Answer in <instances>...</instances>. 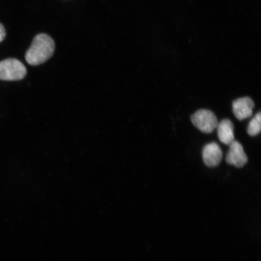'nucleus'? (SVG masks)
<instances>
[{"instance_id": "1", "label": "nucleus", "mask_w": 261, "mask_h": 261, "mask_svg": "<svg viewBox=\"0 0 261 261\" xmlns=\"http://www.w3.org/2000/svg\"><path fill=\"white\" fill-rule=\"evenodd\" d=\"M55 42L50 36L41 34L36 36L31 46L25 54V60L31 65H38L46 62L54 55Z\"/></svg>"}, {"instance_id": "2", "label": "nucleus", "mask_w": 261, "mask_h": 261, "mask_svg": "<svg viewBox=\"0 0 261 261\" xmlns=\"http://www.w3.org/2000/svg\"><path fill=\"white\" fill-rule=\"evenodd\" d=\"M27 70L16 59L9 58L0 62V80L19 81L24 79Z\"/></svg>"}, {"instance_id": "3", "label": "nucleus", "mask_w": 261, "mask_h": 261, "mask_svg": "<svg viewBox=\"0 0 261 261\" xmlns=\"http://www.w3.org/2000/svg\"><path fill=\"white\" fill-rule=\"evenodd\" d=\"M191 121L193 125L205 134H210L217 128L218 122L217 116L211 110L201 109L195 112L191 116Z\"/></svg>"}, {"instance_id": "4", "label": "nucleus", "mask_w": 261, "mask_h": 261, "mask_svg": "<svg viewBox=\"0 0 261 261\" xmlns=\"http://www.w3.org/2000/svg\"><path fill=\"white\" fill-rule=\"evenodd\" d=\"M229 146V151L226 158L227 164L233 165L238 168L244 167L248 162V158L243 145L237 140H234Z\"/></svg>"}, {"instance_id": "5", "label": "nucleus", "mask_w": 261, "mask_h": 261, "mask_svg": "<svg viewBox=\"0 0 261 261\" xmlns=\"http://www.w3.org/2000/svg\"><path fill=\"white\" fill-rule=\"evenodd\" d=\"M202 156L204 164L208 167H216L221 162L223 152L217 143L212 142L204 147Z\"/></svg>"}, {"instance_id": "6", "label": "nucleus", "mask_w": 261, "mask_h": 261, "mask_svg": "<svg viewBox=\"0 0 261 261\" xmlns=\"http://www.w3.org/2000/svg\"><path fill=\"white\" fill-rule=\"evenodd\" d=\"M254 107L253 100L249 97L239 98L232 103L233 113L236 118L243 120L252 116Z\"/></svg>"}, {"instance_id": "7", "label": "nucleus", "mask_w": 261, "mask_h": 261, "mask_svg": "<svg viewBox=\"0 0 261 261\" xmlns=\"http://www.w3.org/2000/svg\"><path fill=\"white\" fill-rule=\"evenodd\" d=\"M218 138L221 143L230 145L234 140L233 124L229 119H224L217 127Z\"/></svg>"}, {"instance_id": "8", "label": "nucleus", "mask_w": 261, "mask_h": 261, "mask_svg": "<svg viewBox=\"0 0 261 261\" xmlns=\"http://www.w3.org/2000/svg\"><path fill=\"white\" fill-rule=\"evenodd\" d=\"M261 115L259 112L250 122L247 128V133L250 136L258 135L260 132Z\"/></svg>"}, {"instance_id": "9", "label": "nucleus", "mask_w": 261, "mask_h": 261, "mask_svg": "<svg viewBox=\"0 0 261 261\" xmlns=\"http://www.w3.org/2000/svg\"><path fill=\"white\" fill-rule=\"evenodd\" d=\"M6 37V31L4 26L0 23V42L4 40Z\"/></svg>"}]
</instances>
